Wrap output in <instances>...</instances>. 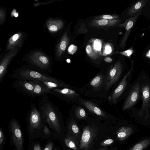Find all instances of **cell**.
<instances>
[{"label":"cell","mask_w":150,"mask_h":150,"mask_svg":"<svg viewBox=\"0 0 150 150\" xmlns=\"http://www.w3.org/2000/svg\"><path fill=\"white\" fill-rule=\"evenodd\" d=\"M6 17V13L5 10L3 9H0V25H2L5 21Z\"/></svg>","instance_id":"cell-33"},{"label":"cell","mask_w":150,"mask_h":150,"mask_svg":"<svg viewBox=\"0 0 150 150\" xmlns=\"http://www.w3.org/2000/svg\"><path fill=\"white\" fill-rule=\"evenodd\" d=\"M130 127H122L119 128L116 132L117 139L120 141L124 140L133 132Z\"/></svg>","instance_id":"cell-24"},{"label":"cell","mask_w":150,"mask_h":150,"mask_svg":"<svg viewBox=\"0 0 150 150\" xmlns=\"http://www.w3.org/2000/svg\"><path fill=\"white\" fill-rule=\"evenodd\" d=\"M18 16V13H16L14 15V16L16 17H17Z\"/></svg>","instance_id":"cell-44"},{"label":"cell","mask_w":150,"mask_h":150,"mask_svg":"<svg viewBox=\"0 0 150 150\" xmlns=\"http://www.w3.org/2000/svg\"><path fill=\"white\" fill-rule=\"evenodd\" d=\"M79 103L84 106L89 112L101 118L107 119L109 117L108 113L91 101L81 97Z\"/></svg>","instance_id":"cell-12"},{"label":"cell","mask_w":150,"mask_h":150,"mask_svg":"<svg viewBox=\"0 0 150 150\" xmlns=\"http://www.w3.org/2000/svg\"><path fill=\"white\" fill-rule=\"evenodd\" d=\"M28 119L30 130L40 129L43 125L41 114L35 103L33 104L28 112Z\"/></svg>","instance_id":"cell-5"},{"label":"cell","mask_w":150,"mask_h":150,"mask_svg":"<svg viewBox=\"0 0 150 150\" xmlns=\"http://www.w3.org/2000/svg\"><path fill=\"white\" fill-rule=\"evenodd\" d=\"M52 143L50 142L46 145L44 150H52Z\"/></svg>","instance_id":"cell-37"},{"label":"cell","mask_w":150,"mask_h":150,"mask_svg":"<svg viewBox=\"0 0 150 150\" xmlns=\"http://www.w3.org/2000/svg\"><path fill=\"white\" fill-rule=\"evenodd\" d=\"M76 46L72 44L68 48V51L69 54H73L76 52L77 49Z\"/></svg>","instance_id":"cell-35"},{"label":"cell","mask_w":150,"mask_h":150,"mask_svg":"<svg viewBox=\"0 0 150 150\" xmlns=\"http://www.w3.org/2000/svg\"><path fill=\"white\" fill-rule=\"evenodd\" d=\"M30 63L40 69L47 70L49 67L50 60L48 57L41 52H33L28 57Z\"/></svg>","instance_id":"cell-6"},{"label":"cell","mask_w":150,"mask_h":150,"mask_svg":"<svg viewBox=\"0 0 150 150\" xmlns=\"http://www.w3.org/2000/svg\"><path fill=\"white\" fill-rule=\"evenodd\" d=\"M74 115L76 117L79 119H83L87 117V114L85 109L82 106H76L74 110Z\"/></svg>","instance_id":"cell-27"},{"label":"cell","mask_w":150,"mask_h":150,"mask_svg":"<svg viewBox=\"0 0 150 150\" xmlns=\"http://www.w3.org/2000/svg\"><path fill=\"white\" fill-rule=\"evenodd\" d=\"M35 81L24 79H16L12 86L17 91L30 97L33 91Z\"/></svg>","instance_id":"cell-8"},{"label":"cell","mask_w":150,"mask_h":150,"mask_svg":"<svg viewBox=\"0 0 150 150\" xmlns=\"http://www.w3.org/2000/svg\"><path fill=\"white\" fill-rule=\"evenodd\" d=\"M122 66L118 61L110 67L106 73L104 84V90L109 91L118 81L122 71Z\"/></svg>","instance_id":"cell-4"},{"label":"cell","mask_w":150,"mask_h":150,"mask_svg":"<svg viewBox=\"0 0 150 150\" xmlns=\"http://www.w3.org/2000/svg\"><path fill=\"white\" fill-rule=\"evenodd\" d=\"M43 131L44 133L46 135H49L50 133V132L47 127L45 125L43 127Z\"/></svg>","instance_id":"cell-38"},{"label":"cell","mask_w":150,"mask_h":150,"mask_svg":"<svg viewBox=\"0 0 150 150\" xmlns=\"http://www.w3.org/2000/svg\"><path fill=\"white\" fill-rule=\"evenodd\" d=\"M76 89L73 87L54 88L50 90V94L67 103H79L81 97Z\"/></svg>","instance_id":"cell-3"},{"label":"cell","mask_w":150,"mask_h":150,"mask_svg":"<svg viewBox=\"0 0 150 150\" xmlns=\"http://www.w3.org/2000/svg\"><path fill=\"white\" fill-rule=\"evenodd\" d=\"M98 150H108L107 149V148H101L98 149Z\"/></svg>","instance_id":"cell-43"},{"label":"cell","mask_w":150,"mask_h":150,"mask_svg":"<svg viewBox=\"0 0 150 150\" xmlns=\"http://www.w3.org/2000/svg\"><path fill=\"white\" fill-rule=\"evenodd\" d=\"M133 62L130 70L125 76L118 86L113 90L108 98L109 102L111 104L116 105L118 98L121 96L124 91L127 83V78L129 76L133 69Z\"/></svg>","instance_id":"cell-9"},{"label":"cell","mask_w":150,"mask_h":150,"mask_svg":"<svg viewBox=\"0 0 150 150\" xmlns=\"http://www.w3.org/2000/svg\"><path fill=\"white\" fill-rule=\"evenodd\" d=\"M146 57L150 58V50H149L146 54Z\"/></svg>","instance_id":"cell-42"},{"label":"cell","mask_w":150,"mask_h":150,"mask_svg":"<svg viewBox=\"0 0 150 150\" xmlns=\"http://www.w3.org/2000/svg\"><path fill=\"white\" fill-rule=\"evenodd\" d=\"M134 50L133 48V47H132L129 49L123 51L115 52L113 53L112 54H120L130 58V57L134 52Z\"/></svg>","instance_id":"cell-31"},{"label":"cell","mask_w":150,"mask_h":150,"mask_svg":"<svg viewBox=\"0 0 150 150\" xmlns=\"http://www.w3.org/2000/svg\"><path fill=\"white\" fill-rule=\"evenodd\" d=\"M106 73L104 74L100 73L92 79L88 83V85L86 86V88H88L86 90L90 92L92 91L93 93L94 91H98L103 88L104 89Z\"/></svg>","instance_id":"cell-14"},{"label":"cell","mask_w":150,"mask_h":150,"mask_svg":"<svg viewBox=\"0 0 150 150\" xmlns=\"http://www.w3.org/2000/svg\"><path fill=\"white\" fill-rule=\"evenodd\" d=\"M148 1L147 0H140L136 2L128 9L127 15L132 17L140 13Z\"/></svg>","instance_id":"cell-21"},{"label":"cell","mask_w":150,"mask_h":150,"mask_svg":"<svg viewBox=\"0 0 150 150\" xmlns=\"http://www.w3.org/2000/svg\"><path fill=\"white\" fill-rule=\"evenodd\" d=\"M103 56L109 54L112 51V49L111 46L109 44H106L103 47Z\"/></svg>","instance_id":"cell-32"},{"label":"cell","mask_w":150,"mask_h":150,"mask_svg":"<svg viewBox=\"0 0 150 150\" xmlns=\"http://www.w3.org/2000/svg\"><path fill=\"white\" fill-rule=\"evenodd\" d=\"M64 142L67 146L69 148L74 150H80L74 142L68 136L65 138Z\"/></svg>","instance_id":"cell-30"},{"label":"cell","mask_w":150,"mask_h":150,"mask_svg":"<svg viewBox=\"0 0 150 150\" xmlns=\"http://www.w3.org/2000/svg\"><path fill=\"white\" fill-rule=\"evenodd\" d=\"M121 21L119 18L112 20L93 18L89 23V26L96 28H108L117 26Z\"/></svg>","instance_id":"cell-16"},{"label":"cell","mask_w":150,"mask_h":150,"mask_svg":"<svg viewBox=\"0 0 150 150\" xmlns=\"http://www.w3.org/2000/svg\"><path fill=\"white\" fill-rule=\"evenodd\" d=\"M104 61L106 62L110 63L112 62V59L109 57H107L105 58Z\"/></svg>","instance_id":"cell-40"},{"label":"cell","mask_w":150,"mask_h":150,"mask_svg":"<svg viewBox=\"0 0 150 150\" xmlns=\"http://www.w3.org/2000/svg\"><path fill=\"white\" fill-rule=\"evenodd\" d=\"M69 42V38L68 36V31H66L62 35L56 47V54L57 57L59 58L64 53Z\"/></svg>","instance_id":"cell-20"},{"label":"cell","mask_w":150,"mask_h":150,"mask_svg":"<svg viewBox=\"0 0 150 150\" xmlns=\"http://www.w3.org/2000/svg\"><path fill=\"white\" fill-rule=\"evenodd\" d=\"M96 134L95 130L92 126L88 125L84 127L80 140L79 149L88 150Z\"/></svg>","instance_id":"cell-11"},{"label":"cell","mask_w":150,"mask_h":150,"mask_svg":"<svg viewBox=\"0 0 150 150\" xmlns=\"http://www.w3.org/2000/svg\"><path fill=\"white\" fill-rule=\"evenodd\" d=\"M86 50L88 55L93 59L98 58L99 55L94 50L91 45H88L86 47Z\"/></svg>","instance_id":"cell-28"},{"label":"cell","mask_w":150,"mask_h":150,"mask_svg":"<svg viewBox=\"0 0 150 150\" xmlns=\"http://www.w3.org/2000/svg\"><path fill=\"white\" fill-rule=\"evenodd\" d=\"M64 25L63 21L59 19H49L46 22V25L51 32H56L62 29Z\"/></svg>","instance_id":"cell-22"},{"label":"cell","mask_w":150,"mask_h":150,"mask_svg":"<svg viewBox=\"0 0 150 150\" xmlns=\"http://www.w3.org/2000/svg\"><path fill=\"white\" fill-rule=\"evenodd\" d=\"M17 47L12 49L4 56L0 63V83H2L6 73L7 67L11 60L17 53Z\"/></svg>","instance_id":"cell-13"},{"label":"cell","mask_w":150,"mask_h":150,"mask_svg":"<svg viewBox=\"0 0 150 150\" xmlns=\"http://www.w3.org/2000/svg\"><path fill=\"white\" fill-rule=\"evenodd\" d=\"M16 10L15 9H14L13 11H12L11 13V17H13L14 16V14L16 13Z\"/></svg>","instance_id":"cell-41"},{"label":"cell","mask_w":150,"mask_h":150,"mask_svg":"<svg viewBox=\"0 0 150 150\" xmlns=\"http://www.w3.org/2000/svg\"><path fill=\"white\" fill-rule=\"evenodd\" d=\"M35 81L34 88L30 98H34L50 94V90L43 83L38 81Z\"/></svg>","instance_id":"cell-18"},{"label":"cell","mask_w":150,"mask_h":150,"mask_svg":"<svg viewBox=\"0 0 150 150\" xmlns=\"http://www.w3.org/2000/svg\"><path fill=\"white\" fill-rule=\"evenodd\" d=\"M22 35L21 33H18L12 36L8 40L7 45L8 50H11L15 47H21L22 45Z\"/></svg>","instance_id":"cell-23"},{"label":"cell","mask_w":150,"mask_h":150,"mask_svg":"<svg viewBox=\"0 0 150 150\" xmlns=\"http://www.w3.org/2000/svg\"><path fill=\"white\" fill-rule=\"evenodd\" d=\"M150 145V138H147L137 143L129 150H144Z\"/></svg>","instance_id":"cell-26"},{"label":"cell","mask_w":150,"mask_h":150,"mask_svg":"<svg viewBox=\"0 0 150 150\" xmlns=\"http://www.w3.org/2000/svg\"><path fill=\"white\" fill-rule=\"evenodd\" d=\"M114 141V140L112 139H108L101 142L100 145L102 146H108L112 144Z\"/></svg>","instance_id":"cell-34"},{"label":"cell","mask_w":150,"mask_h":150,"mask_svg":"<svg viewBox=\"0 0 150 150\" xmlns=\"http://www.w3.org/2000/svg\"><path fill=\"white\" fill-rule=\"evenodd\" d=\"M90 41L92 43V46L95 52L99 56H103L102 51V41L98 39H92Z\"/></svg>","instance_id":"cell-25"},{"label":"cell","mask_w":150,"mask_h":150,"mask_svg":"<svg viewBox=\"0 0 150 150\" xmlns=\"http://www.w3.org/2000/svg\"><path fill=\"white\" fill-rule=\"evenodd\" d=\"M9 76L15 79L35 81H47L57 83L64 81L53 77L45 73H42L27 68L18 69L10 74Z\"/></svg>","instance_id":"cell-2"},{"label":"cell","mask_w":150,"mask_h":150,"mask_svg":"<svg viewBox=\"0 0 150 150\" xmlns=\"http://www.w3.org/2000/svg\"><path fill=\"white\" fill-rule=\"evenodd\" d=\"M4 140V135L2 129L0 128V144L1 145Z\"/></svg>","instance_id":"cell-36"},{"label":"cell","mask_w":150,"mask_h":150,"mask_svg":"<svg viewBox=\"0 0 150 150\" xmlns=\"http://www.w3.org/2000/svg\"><path fill=\"white\" fill-rule=\"evenodd\" d=\"M139 93L140 85L139 83H137L132 87L125 102L122 110H126L132 107L139 99Z\"/></svg>","instance_id":"cell-15"},{"label":"cell","mask_w":150,"mask_h":150,"mask_svg":"<svg viewBox=\"0 0 150 150\" xmlns=\"http://www.w3.org/2000/svg\"><path fill=\"white\" fill-rule=\"evenodd\" d=\"M38 109L42 121L48 124L51 129L61 133L62 114L58 107L50 100L47 94L41 96L39 101Z\"/></svg>","instance_id":"cell-1"},{"label":"cell","mask_w":150,"mask_h":150,"mask_svg":"<svg viewBox=\"0 0 150 150\" xmlns=\"http://www.w3.org/2000/svg\"><path fill=\"white\" fill-rule=\"evenodd\" d=\"M68 137L71 138L77 146L78 140L80 134L79 128L75 121L72 118L69 122Z\"/></svg>","instance_id":"cell-19"},{"label":"cell","mask_w":150,"mask_h":150,"mask_svg":"<svg viewBox=\"0 0 150 150\" xmlns=\"http://www.w3.org/2000/svg\"><path fill=\"white\" fill-rule=\"evenodd\" d=\"M10 129L13 143L17 150H23V141L21 131L17 120L11 119L10 123Z\"/></svg>","instance_id":"cell-7"},{"label":"cell","mask_w":150,"mask_h":150,"mask_svg":"<svg viewBox=\"0 0 150 150\" xmlns=\"http://www.w3.org/2000/svg\"><path fill=\"white\" fill-rule=\"evenodd\" d=\"M33 150H41L40 145L38 144L35 145L33 146Z\"/></svg>","instance_id":"cell-39"},{"label":"cell","mask_w":150,"mask_h":150,"mask_svg":"<svg viewBox=\"0 0 150 150\" xmlns=\"http://www.w3.org/2000/svg\"><path fill=\"white\" fill-rule=\"evenodd\" d=\"M139 14L138 13L130 18H127L124 23L119 24L117 25V27H124L125 30V33L120 44V47L121 48H125L128 38L139 17Z\"/></svg>","instance_id":"cell-10"},{"label":"cell","mask_w":150,"mask_h":150,"mask_svg":"<svg viewBox=\"0 0 150 150\" xmlns=\"http://www.w3.org/2000/svg\"><path fill=\"white\" fill-rule=\"evenodd\" d=\"M119 16L114 14H102L96 16L93 18L95 19H105L107 20H112L119 18Z\"/></svg>","instance_id":"cell-29"},{"label":"cell","mask_w":150,"mask_h":150,"mask_svg":"<svg viewBox=\"0 0 150 150\" xmlns=\"http://www.w3.org/2000/svg\"><path fill=\"white\" fill-rule=\"evenodd\" d=\"M142 110L140 112V115L144 110L148 114V108L150 109V89L148 84L142 85Z\"/></svg>","instance_id":"cell-17"}]
</instances>
